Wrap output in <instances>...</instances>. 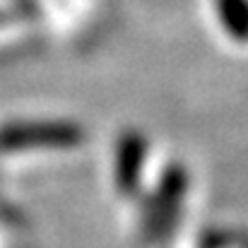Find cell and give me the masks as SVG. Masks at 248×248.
I'll use <instances>...</instances> for the list:
<instances>
[{
  "label": "cell",
  "mask_w": 248,
  "mask_h": 248,
  "mask_svg": "<svg viewBox=\"0 0 248 248\" xmlns=\"http://www.w3.org/2000/svg\"><path fill=\"white\" fill-rule=\"evenodd\" d=\"M188 188H190V173L186 164L181 162L166 164L157 188L152 190L142 210V239L147 244H159L176 232Z\"/></svg>",
  "instance_id": "1"
},
{
  "label": "cell",
  "mask_w": 248,
  "mask_h": 248,
  "mask_svg": "<svg viewBox=\"0 0 248 248\" xmlns=\"http://www.w3.org/2000/svg\"><path fill=\"white\" fill-rule=\"evenodd\" d=\"M84 142V128L75 121H12L0 128V152L70 150Z\"/></svg>",
  "instance_id": "2"
},
{
  "label": "cell",
  "mask_w": 248,
  "mask_h": 248,
  "mask_svg": "<svg viewBox=\"0 0 248 248\" xmlns=\"http://www.w3.org/2000/svg\"><path fill=\"white\" fill-rule=\"evenodd\" d=\"M150 142L145 133L125 128L113 145V186L123 198H135L142 183V171L147 162Z\"/></svg>",
  "instance_id": "3"
},
{
  "label": "cell",
  "mask_w": 248,
  "mask_h": 248,
  "mask_svg": "<svg viewBox=\"0 0 248 248\" xmlns=\"http://www.w3.org/2000/svg\"><path fill=\"white\" fill-rule=\"evenodd\" d=\"M215 7L224 34L236 44H248V0H215Z\"/></svg>",
  "instance_id": "4"
}]
</instances>
